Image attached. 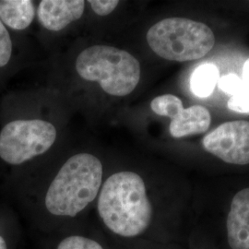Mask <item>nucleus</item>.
Segmentation results:
<instances>
[{"label":"nucleus","instance_id":"1","mask_svg":"<svg viewBox=\"0 0 249 249\" xmlns=\"http://www.w3.org/2000/svg\"><path fill=\"white\" fill-rule=\"evenodd\" d=\"M97 211L114 234L125 238L142 234L152 219V206L142 178L131 171L111 175L101 187Z\"/></svg>","mask_w":249,"mask_h":249},{"label":"nucleus","instance_id":"2","mask_svg":"<svg viewBox=\"0 0 249 249\" xmlns=\"http://www.w3.org/2000/svg\"><path fill=\"white\" fill-rule=\"evenodd\" d=\"M102 161L88 152L74 154L63 164L45 193V209L57 217H75L97 196L103 186Z\"/></svg>","mask_w":249,"mask_h":249},{"label":"nucleus","instance_id":"3","mask_svg":"<svg viewBox=\"0 0 249 249\" xmlns=\"http://www.w3.org/2000/svg\"><path fill=\"white\" fill-rule=\"evenodd\" d=\"M81 80L97 83L110 96L124 97L137 88L141 64L131 53L115 46L94 45L83 49L75 63Z\"/></svg>","mask_w":249,"mask_h":249},{"label":"nucleus","instance_id":"4","mask_svg":"<svg viewBox=\"0 0 249 249\" xmlns=\"http://www.w3.org/2000/svg\"><path fill=\"white\" fill-rule=\"evenodd\" d=\"M146 40L161 58L187 62L203 57L215 44V36L204 23L190 18H163L150 28Z\"/></svg>","mask_w":249,"mask_h":249},{"label":"nucleus","instance_id":"5","mask_svg":"<svg viewBox=\"0 0 249 249\" xmlns=\"http://www.w3.org/2000/svg\"><path fill=\"white\" fill-rule=\"evenodd\" d=\"M57 137L52 123L43 119H18L0 131V158L19 165L49 151Z\"/></svg>","mask_w":249,"mask_h":249},{"label":"nucleus","instance_id":"6","mask_svg":"<svg viewBox=\"0 0 249 249\" xmlns=\"http://www.w3.org/2000/svg\"><path fill=\"white\" fill-rule=\"evenodd\" d=\"M151 110L171 119L170 134L174 138H184L206 132L212 122L209 110L201 106L184 108L182 101L174 94H162L153 99Z\"/></svg>","mask_w":249,"mask_h":249},{"label":"nucleus","instance_id":"7","mask_svg":"<svg viewBox=\"0 0 249 249\" xmlns=\"http://www.w3.org/2000/svg\"><path fill=\"white\" fill-rule=\"evenodd\" d=\"M206 151L231 164H249V122L231 121L221 124L202 140Z\"/></svg>","mask_w":249,"mask_h":249},{"label":"nucleus","instance_id":"8","mask_svg":"<svg viewBox=\"0 0 249 249\" xmlns=\"http://www.w3.org/2000/svg\"><path fill=\"white\" fill-rule=\"evenodd\" d=\"M84 10L83 0H42L38 6L37 16L46 30L59 32L80 19Z\"/></svg>","mask_w":249,"mask_h":249},{"label":"nucleus","instance_id":"9","mask_svg":"<svg viewBox=\"0 0 249 249\" xmlns=\"http://www.w3.org/2000/svg\"><path fill=\"white\" fill-rule=\"evenodd\" d=\"M226 230L231 249H249V187L242 189L232 197Z\"/></svg>","mask_w":249,"mask_h":249},{"label":"nucleus","instance_id":"10","mask_svg":"<svg viewBox=\"0 0 249 249\" xmlns=\"http://www.w3.org/2000/svg\"><path fill=\"white\" fill-rule=\"evenodd\" d=\"M35 15L32 0H0V19L12 30H25L34 21Z\"/></svg>","mask_w":249,"mask_h":249},{"label":"nucleus","instance_id":"11","mask_svg":"<svg viewBox=\"0 0 249 249\" xmlns=\"http://www.w3.org/2000/svg\"><path fill=\"white\" fill-rule=\"evenodd\" d=\"M219 77L218 68L214 64L205 63L198 66L192 73L190 80L193 93L199 98L210 96L219 81Z\"/></svg>","mask_w":249,"mask_h":249},{"label":"nucleus","instance_id":"12","mask_svg":"<svg viewBox=\"0 0 249 249\" xmlns=\"http://www.w3.org/2000/svg\"><path fill=\"white\" fill-rule=\"evenodd\" d=\"M241 80L240 89L228 101L227 107L231 111L249 114V58L244 64Z\"/></svg>","mask_w":249,"mask_h":249},{"label":"nucleus","instance_id":"13","mask_svg":"<svg viewBox=\"0 0 249 249\" xmlns=\"http://www.w3.org/2000/svg\"><path fill=\"white\" fill-rule=\"evenodd\" d=\"M56 249H104V248L93 239L81 235H71L61 240Z\"/></svg>","mask_w":249,"mask_h":249},{"label":"nucleus","instance_id":"14","mask_svg":"<svg viewBox=\"0 0 249 249\" xmlns=\"http://www.w3.org/2000/svg\"><path fill=\"white\" fill-rule=\"evenodd\" d=\"M12 55V41L9 31L0 19V69L9 64Z\"/></svg>","mask_w":249,"mask_h":249},{"label":"nucleus","instance_id":"15","mask_svg":"<svg viewBox=\"0 0 249 249\" xmlns=\"http://www.w3.org/2000/svg\"><path fill=\"white\" fill-rule=\"evenodd\" d=\"M242 80L236 74L224 75L219 80V87L223 92L233 96L240 89Z\"/></svg>","mask_w":249,"mask_h":249},{"label":"nucleus","instance_id":"16","mask_svg":"<svg viewBox=\"0 0 249 249\" xmlns=\"http://www.w3.org/2000/svg\"><path fill=\"white\" fill-rule=\"evenodd\" d=\"M88 3L95 14L104 17L111 14L120 2L117 0H89Z\"/></svg>","mask_w":249,"mask_h":249},{"label":"nucleus","instance_id":"17","mask_svg":"<svg viewBox=\"0 0 249 249\" xmlns=\"http://www.w3.org/2000/svg\"><path fill=\"white\" fill-rule=\"evenodd\" d=\"M0 249H8L7 243L1 235H0Z\"/></svg>","mask_w":249,"mask_h":249}]
</instances>
